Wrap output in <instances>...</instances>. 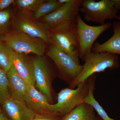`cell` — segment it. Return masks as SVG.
Wrapping results in <instances>:
<instances>
[{
    "label": "cell",
    "mask_w": 120,
    "mask_h": 120,
    "mask_svg": "<svg viewBox=\"0 0 120 120\" xmlns=\"http://www.w3.org/2000/svg\"><path fill=\"white\" fill-rule=\"evenodd\" d=\"M45 0H16L15 4L19 12L28 14H34Z\"/></svg>",
    "instance_id": "obj_20"
},
{
    "label": "cell",
    "mask_w": 120,
    "mask_h": 120,
    "mask_svg": "<svg viewBox=\"0 0 120 120\" xmlns=\"http://www.w3.org/2000/svg\"><path fill=\"white\" fill-rule=\"evenodd\" d=\"M92 106L84 102L62 117L61 120H98Z\"/></svg>",
    "instance_id": "obj_16"
},
{
    "label": "cell",
    "mask_w": 120,
    "mask_h": 120,
    "mask_svg": "<svg viewBox=\"0 0 120 120\" xmlns=\"http://www.w3.org/2000/svg\"><path fill=\"white\" fill-rule=\"evenodd\" d=\"M3 109L11 120H33L36 113L24 101L11 97L2 103Z\"/></svg>",
    "instance_id": "obj_11"
},
{
    "label": "cell",
    "mask_w": 120,
    "mask_h": 120,
    "mask_svg": "<svg viewBox=\"0 0 120 120\" xmlns=\"http://www.w3.org/2000/svg\"><path fill=\"white\" fill-rule=\"evenodd\" d=\"M83 0H71L56 11L44 16L39 22L48 31L68 24L76 23Z\"/></svg>",
    "instance_id": "obj_6"
},
{
    "label": "cell",
    "mask_w": 120,
    "mask_h": 120,
    "mask_svg": "<svg viewBox=\"0 0 120 120\" xmlns=\"http://www.w3.org/2000/svg\"><path fill=\"white\" fill-rule=\"evenodd\" d=\"M57 0H48L42 4L34 13V17L37 20L53 12L62 5Z\"/></svg>",
    "instance_id": "obj_18"
},
{
    "label": "cell",
    "mask_w": 120,
    "mask_h": 120,
    "mask_svg": "<svg viewBox=\"0 0 120 120\" xmlns=\"http://www.w3.org/2000/svg\"><path fill=\"white\" fill-rule=\"evenodd\" d=\"M76 24L79 42V56L82 59L92 52L95 41L103 32L110 28L112 24L108 22L98 26H90L84 22L79 13L76 18Z\"/></svg>",
    "instance_id": "obj_8"
},
{
    "label": "cell",
    "mask_w": 120,
    "mask_h": 120,
    "mask_svg": "<svg viewBox=\"0 0 120 120\" xmlns=\"http://www.w3.org/2000/svg\"><path fill=\"white\" fill-rule=\"evenodd\" d=\"M7 74L10 96L13 98L24 101V97L29 85L20 75L13 65Z\"/></svg>",
    "instance_id": "obj_14"
},
{
    "label": "cell",
    "mask_w": 120,
    "mask_h": 120,
    "mask_svg": "<svg viewBox=\"0 0 120 120\" xmlns=\"http://www.w3.org/2000/svg\"><path fill=\"white\" fill-rule=\"evenodd\" d=\"M82 60L84 63L82 71L69 84V88L74 89L96 73L103 72L107 69L114 70L120 66L118 55L107 52H91Z\"/></svg>",
    "instance_id": "obj_1"
},
{
    "label": "cell",
    "mask_w": 120,
    "mask_h": 120,
    "mask_svg": "<svg viewBox=\"0 0 120 120\" xmlns=\"http://www.w3.org/2000/svg\"><path fill=\"white\" fill-rule=\"evenodd\" d=\"M62 117L57 113L49 112L47 113L36 114L33 120H61Z\"/></svg>",
    "instance_id": "obj_23"
},
{
    "label": "cell",
    "mask_w": 120,
    "mask_h": 120,
    "mask_svg": "<svg viewBox=\"0 0 120 120\" xmlns=\"http://www.w3.org/2000/svg\"><path fill=\"white\" fill-rule=\"evenodd\" d=\"M80 11L84 15L87 22L105 24L107 19L116 18L118 11L114 6L113 0H83Z\"/></svg>",
    "instance_id": "obj_5"
},
{
    "label": "cell",
    "mask_w": 120,
    "mask_h": 120,
    "mask_svg": "<svg viewBox=\"0 0 120 120\" xmlns=\"http://www.w3.org/2000/svg\"><path fill=\"white\" fill-rule=\"evenodd\" d=\"M4 41L14 52L19 53H32L42 56L46 52V43L44 41L16 31L4 35Z\"/></svg>",
    "instance_id": "obj_4"
},
{
    "label": "cell",
    "mask_w": 120,
    "mask_h": 120,
    "mask_svg": "<svg viewBox=\"0 0 120 120\" xmlns=\"http://www.w3.org/2000/svg\"><path fill=\"white\" fill-rule=\"evenodd\" d=\"M114 7L117 11L120 10V0H113Z\"/></svg>",
    "instance_id": "obj_25"
},
{
    "label": "cell",
    "mask_w": 120,
    "mask_h": 120,
    "mask_svg": "<svg viewBox=\"0 0 120 120\" xmlns=\"http://www.w3.org/2000/svg\"><path fill=\"white\" fill-rule=\"evenodd\" d=\"M33 15L18 12L12 20L15 31L40 39L46 44L52 45L48 31L40 22L34 19Z\"/></svg>",
    "instance_id": "obj_9"
},
{
    "label": "cell",
    "mask_w": 120,
    "mask_h": 120,
    "mask_svg": "<svg viewBox=\"0 0 120 120\" xmlns=\"http://www.w3.org/2000/svg\"><path fill=\"white\" fill-rule=\"evenodd\" d=\"M13 51L4 42L0 46V68L6 73L12 66Z\"/></svg>",
    "instance_id": "obj_19"
},
{
    "label": "cell",
    "mask_w": 120,
    "mask_h": 120,
    "mask_svg": "<svg viewBox=\"0 0 120 120\" xmlns=\"http://www.w3.org/2000/svg\"><path fill=\"white\" fill-rule=\"evenodd\" d=\"M12 65L28 85L35 86V79L32 59L24 54L13 51Z\"/></svg>",
    "instance_id": "obj_12"
},
{
    "label": "cell",
    "mask_w": 120,
    "mask_h": 120,
    "mask_svg": "<svg viewBox=\"0 0 120 120\" xmlns=\"http://www.w3.org/2000/svg\"><path fill=\"white\" fill-rule=\"evenodd\" d=\"M97 76L95 74L88 79L89 91L87 96L84 99V102L92 106L99 116L102 120H115L110 118L102 106L95 99L94 95L95 85Z\"/></svg>",
    "instance_id": "obj_17"
},
{
    "label": "cell",
    "mask_w": 120,
    "mask_h": 120,
    "mask_svg": "<svg viewBox=\"0 0 120 120\" xmlns=\"http://www.w3.org/2000/svg\"><path fill=\"white\" fill-rule=\"evenodd\" d=\"M46 53L54 63L60 77L69 84L82 71L83 65L76 62L71 56L56 46L50 45Z\"/></svg>",
    "instance_id": "obj_7"
},
{
    "label": "cell",
    "mask_w": 120,
    "mask_h": 120,
    "mask_svg": "<svg viewBox=\"0 0 120 120\" xmlns=\"http://www.w3.org/2000/svg\"><path fill=\"white\" fill-rule=\"evenodd\" d=\"M10 97L7 73L0 68V103L2 104L6 99Z\"/></svg>",
    "instance_id": "obj_21"
},
{
    "label": "cell",
    "mask_w": 120,
    "mask_h": 120,
    "mask_svg": "<svg viewBox=\"0 0 120 120\" xmlns=\"http://www.w3.org/2000/svg\"><path fill=\"white\" fill-rule=\"evenodd\" d=\"M89 91L88 79L79 84L74 89L64 88L57 94V102L50 104L49 111L63 117L69 113L78 105L84 103Z\"/></svg>",
    "instance_id": "obj_3"
},
{
    "label": "cell",
    "mask_w": 120,
    "mask_h": 120,
    "mask_svg": "<svg viewBox=\"0 0 120 120\" xmlns=\"http://www.w3.org/2000/svg\"><path fill=\"white\" fill-rule=\"evenodd\" d=\"M34 65L35 86L39 91L49 101H52V73L47 60L43 56H38L32 59Z\"/></svg>",
    "instance_id": "obj_10"
},
{
    "label": "cell",
    "mask_w": 120,
    "mask_h": 120,
    "mask_svg": "<svg viewBox=\"0 0 120 120\" xmlns=\"http://www.w3.org/2000/svg\"><path fill=\"white\" fill-rule=\"evenodd\" d=\"M14 0H0V11H4L11 5L15 4Z\"/></svg>",
    "instance_id": "obj_24"
},
{
    "label": "cell",
    "mask_w": 120,
    "mask_h": 120,
    "mask_svg": "<svg viewBox=\"0 0 120 120\" xmlns=\"http://www.w3.org/2000/svg\"><path fill=\"white\" fill-rule=\"evenodd\" d=\"M98 120H101V118H100V117H99V118H98Z\"/></svg>",
    "instance_id": "obj_29"
},
{
    "label": "cell",
    "mask_w": 120,
    "mask_h": 120,
    "mask_svg": "<svg viewBox=\"0 0 120 120\" xmlns=\"http://www.w3.org/2000/svg\"><path fill=\"white\" fill-rule=\"evenodd\" d=\"M0 120H9L4 113H0Z\"/></svg>",
    "instance_id": "obj_26"
},
{
    "label": "cell",
    "mask_w": 120,
    "mask_h": 120,
    "mask_svg": "<svg viewBox=\"0 0 120 120\" xmlns=\"http://www.w3.org/2000/svg\"><path fill=\"white\" fill-rule=\"evenodd\" d=\"M1 113V110L0 109V113Z\"/></svg>",
    "instance_id": "obj_30"
},
{
    "label": "cell",
    "mask_w": 120,
    "mask_h": 120,
    "mask_svg": "<svg viewBox=\"0 0 120 120\" xmlns=\"http://www.w3.org/2000/svg\"><path fill=\"white\" fill-rule=\"evenodd\" d=\"M52 45L71 56L80 64L79 42L76 23H71L48 31Z\"/></svg>",
    "instance_id": "obj_2"
},
{
    "label": "cell",
    "mask_w": 120,
    "mask_h": 120,
    "mask_svg": "<svg viewBox=\"0 0 120 120\" xmlns=\"http://www.w3.org/2000/svg\"><path fill=\"white\" fill-rule=\"evenodd\" d=\"M12 16V13L10 10H5L0 11V35H4L8 31Z\"/></svg>",
    "instance_id": "obj_22"
},
{
    "label": "cell",
    "mask_w": 120,
    "mask_h": 120,
    "mask_svg": "<svg viewBox=\"0 0 120 120\" xmlns=\"http://www.w3.org/2000/svg\"><path fill=\"white\" fill-rule=\"evenodd\" d=\"M113 34L103 43H94L92 49L93 52H106L120 55V22H114L112 24Z\"/></svg>",
    "instance_id": "obj_15"
},
{
    "label": "cell",
    "mask_w": 120,
    "mask_h": 120,
    "mask_svg": "<svg viewBox=\"0 0 120 120\" xmlns=\"http://www.w3.org/2000/svg\"><path fill=\"white\" fill-rule=\"evenodd\" d=\"M116 19H118V20L120 22V15L117 16V17Z\"/></svg>",
    "instance_id": "obj_28"
},
{
    "label": "cell",
    "mask_w": 120,
    "mask_h": 120,
    "mask_svg": "<svg viewBox=\"0 0 120 120\" xmlns=\"http://www.w3.org/2000/svg\"><path fill=\"white\" fill-rule=\"evenodd\" d=\"M24 101L30 109L36 114L49 112V101L42 93L38 90L34 86L29 85L24 98Z\"/></svg>",
    "instance_id": "obj_13"
},
{
    "label": "cell",
    "mask_w": 120,
    "mask_h": 120,
    "mask_svg": "<svg viewBox=\"0 0 120 120\" xmlns=\"http://www.w3.org/2000/svg\"><path fill=\"white\" fill-rule=\"evenodd\" d=\"M4 35H0V46L4 42Z\"/></svg>",
    "instance_id": "obj_27"
}]
</instances>
